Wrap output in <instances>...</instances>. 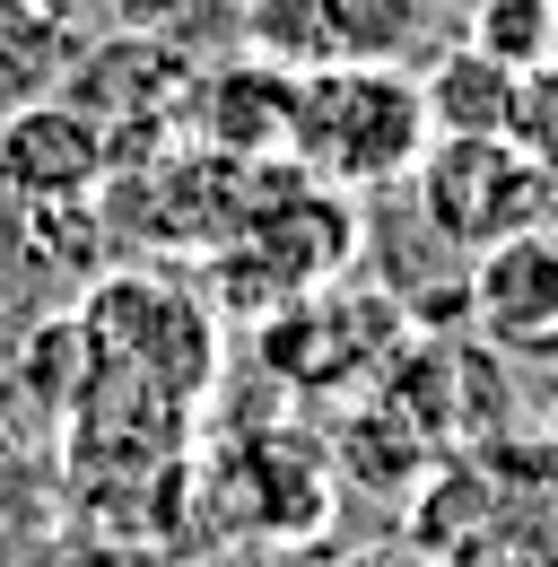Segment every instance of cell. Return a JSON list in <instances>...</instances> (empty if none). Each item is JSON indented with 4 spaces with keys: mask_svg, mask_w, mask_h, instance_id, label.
<instances>
[{
    "mask_svg": "<svg viewBox=\"0 0 558 567\" xmlns=\"http://www.w3.org/2000/svg\"><path fill=\"white\" fill-rule=\"evenodd\" d=\"M427 105H418V71H384V62H323L297 79L288 105V157L332 184V193H384L411 184L427 157Z\"/></svg>",
    "mask_w": 558,
    "mask_h": 567,
    "instance_id": "obj_1",
    "label": "cell"
},
{
    "mask_svg": "<svg viewBox=\"0 0 558 567\" xmlns=\"http://www.w3.org/2000/svg\"><path fill=\"white\" fill-rule=\"evenodd\" d=\"M411 193H418L427 236L445 254H463V262L506 245V236H524V227H550V210H558V184L506 132H488V141H427Z\"/></svg>",
    "mask_w": 558,
    "mask_h": 567,
    "instance_id": "obj_2",
    "label": "cell"
},
{
    "mask_svg": "<svg viewBox=\"0 0 558 567\" xmlns=\"http://www.w3.org/2000/svg\"><path fill=\"white\" fill-rule=\"evenodd\" d=\"M114 175V132L96 114H79L70 96H35L18 114H0V202H87Z\"/></svg>",
    "mask_w": 558,
    "mask_h": 567,
    "instance_id": "obj_3",
    "label": "cell"
},
{
    "mask_svg": "<svg viewBox=\"0 0 558 567\" xmlns=\"http://www.w3.org/2000/svg\"><path fill=\"white\" fill-rule=\"evenodd\" d=\"M463 306L497 350H550L558 341V227H524V236L472 254Z\"/></svg>",
    "mask_w": 558,
    "mask_h": 567,
    "instance_id": "obj_4",
    "label": "cell"
},
{
    "mask_svg": "<svg viewBox=\"0 0 558 567\" xmlns=\"http://www.w3.org/2000/svg\"><path fill=\"white\" fill-rule=\"evenodd\" d=\"M184 87H193V53H184V44H157V35H123V27L87 35V44L70 53V79H62V96L79 114H96L105 132H123L132 114L157 123Z\"/></svg>",
    "mask_w": 558,
    "mask_h": 567,
    "instance_id": "obj_5",
    "label": "cell"
},
{
    "mask_svg": "<svg viewBox=\"0 0 558 567\" xmlns=\"http://www.w3.org/2000/svg\"><path fill=\"white\" fill-rule=\"evenodd\" d=\"M193 114H202V132L227 157H254V148H288V105H297V79L271 71V62H254V53H236L227 71H193Z\"/></svg>",
    "mask_w": 558,
    "mask_h": 567,
    "instance_id": "obj_6",
    "label": "cell"
},
{
    "mask_svg": "<svg viewBox=\"0 0 558 567\" xmlns=\"http://www.w3.org/2000/svg\"><path fill=\"white\" fill-rule=\"evenodd\" d=\"M515 87H524L515 71H497L488 53H472V44L454 35V44L427 53V71H418L427 132H436V141H488V132H506V123H515Z\"/></svg>",
    "mask_w": 558,
    "mask_h": 567,
    "instance_id": "obj_7",
    "label": "cell"
},
{
    "mask_svg": "<svg viewBox=\"0 0 558 567\" xmlns=\"http://www.w3.org/2000/svg\"><path fill=\"white\" fill-rule=\"evenodd\" d=\"M436 35V0H323L332 62H384L411 71V53Z\"/></svg>",
    "mask_w": 558,
    "mask_h": 567,
    "instance_id": "obj_8",
    "label": "cell"
},
{
    "mask_svg": "<svg viewBox=\"0 0 558 567\" xmlns=\"http://www.w3.org/2000/svg\"><path fill=\"white\" fill-rule=\"evenodd\" d=\"M96 254H105V236H96L87 202H27L9 218V262H18V280H35V288H70Z\"/></svg>",
    "mask_w": 558,
    "mask_h": 567,
    "instance_id": "obj_9",
    "label": "cell"
},
{
    "mask_svg": "<svg viewBox=\"0 0 558 567\" xmlns=\"http://www.w3.org/2000/svg\"><path fill=\"white\" fill-rule=\"evenodd\" d=\"M70 53H79V44H70L35 0H0V114H18V105H35V96H62Z\"/></svg>",
    "mask_w": 558,
    "mask_h": 567,
    "instance_id": "obj_10",
    "label": "cell"
},
{
    "mask_svg": "<svg viewBox=\"0 0 558 567\" xmlns=\"http://www.w3.org/2000/svg\"><path fill=\"white\" fill-rule=\"evenodd\" d=\"M236 53H254V62H271V71L306 79L332 62V44H323V0H245L236 9Z\"/></svg>",
    "mask_w": 558,
    "mask_h": 567,
    "instance_id": "obj_11",
    "label": "cell"
},
{
    "mask_svg": "<svg viewBox=\"0 0 558 567\" xmlns=\"http://www.w3.org/2000/svg\"><path fill=\"white\" fill-rule=\"evenodd\" d=\"M463 44L488 53L497 71H550V44H558V0H472L463 9Z\"/></svg>",
    "mask_w": 558,
    "mask_h": 567,
    "instance_id": "obj_12",
    "label": "cell"
},
{
    "mask_svg": "<svg viewBox=\"0 0 558 567\" xmlns=\"http://www.w3.org/2000/svg\"><path fill=\"white\" fill-rule=\"evenodd\" d=\"M506 141H515V148H524V157H533V166H541V175L558 184V71H524Z\"/></svg>",
    "mask_w": 558,
    "mask_h": 567,
    "instance_id": "obj_13",
    "label": "cell"
},
{
    "mask_svg": "<svg viewBox=\"0 0 558 567\" xmlns=\"http://www.w3.org/2000/svg\"><path fill=\"white\" fill-rule=\"evenodd\" d=\"M202 9H227V0H105V18L123 35H157V44H184L202 27Z\"/></svg>",
    "mask_w": 558,
    "mask_h": 567,
    "instance_id": "obj_14",
    "label": "cell"
},
{
    "mask_svg": "<svg viewBox=\"0 0 558 567\" xmlns=\"http://www.w3.org/2000/svg\"><path fill=\"white\" fill-rule=\"evenodd\" d=\"M35 9L62 27L70 44H87V35H105V27H114V18H105V0H35Z\"/></svg>",
    "mask_w": 558,
    "mask_h": 567,
    "instance_id": "obj_15",
    "label": "cell"
},
{
    "mask_svg": "<svg viewBox=\"0 0 558 567\" xmlns=\"http://www.w3.org/2000/svg\"><path fill=\"white\" fill-rule=\"evenodd\" d=\"M18 350H27V341H18V315H9V297H0V375H18Z\"/></svg>",
    "mask_w": 558,
    "mask_h": 567,
    "instance_id": "obj_16",
    "label": "cell"
},
{
    "mask_svg": "<svg viewBox=\"0 0 558 567\" xmlns=\"http://www.w3.org/2000/svg\"><path fill=\"white\" fill-rule=\"evenodd\" d=\"M550 71H558V44H550Z\"/></svg>",
    "mask_w": 558,
    "mask_h": 567,
    "instance_id": "obj_17",
    "label": "cell"
},
{
    "mask_svg": "<svg viewBox=\"0 0 558 567\" xmlns=\"http://www.w3.org/2000/svg\"><path fill=\"white\" fill-rule=\"evenodd\" d=\"M227 9H245V0H227Z\"/></svg>",
    "mask_w": 558,
    "mask_h": 567,
    "instance_id": "obj_18",
    "label": "cell"
},
{
    "mask_svg": "<svg viewBox=\"0 0 558 567\" xmlns=\"http://www.w3.org/2000/svg\"><path fill=\"white\" fill-rule=\"evenodd\" d=\"M463 9H472V0H463Z\"/></svg>",
    "mask_w": 558,
    "mask_h": 567,
    "instance_id": "obj_19",
    "label": "cell"
}]
</instances>
